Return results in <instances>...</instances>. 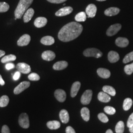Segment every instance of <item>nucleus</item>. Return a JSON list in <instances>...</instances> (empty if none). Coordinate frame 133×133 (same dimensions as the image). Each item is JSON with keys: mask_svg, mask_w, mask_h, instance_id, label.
I'll list each match as a JSON object with an SVG mask.
<instances>
[{"mask_svg": "<svg viewBox=\"0 0 133 133\" xmlns=\"http://www.w3.org/2000/svg\"><path fill=\"white\" fill-rule=\"evenodd\" d=\"M97 72L98 76L103 78H108L110 76V71L105 68H99Z\"/></svg>", "mask_w": 133, "mask_h": 133, "instance_id": "412c9836", "label": "nucleus"}, {"mask_svg": "<svg viewBox=\"0 0 133 133\" xmlns=\"http://www.w3.org/2000/svg\"><path fill=\"white\" fill-rule=\"evenodd\" d=\"M30 86V82L29 81H23L21 82L19 85L17 86L14 89V93L16 95L19 94L23 91L27 89Z\"/></svg>", "mask_w": 133, "mask_h": 133, "instance_id": "423d86ee", "label": "nucleus"}, {"mask_svg": "<svg viewBox=\"0 0 133 133\" xmlns=\"http://www.w3.org/2000/svg\"><path fill=\"white\" fill-rule=\"evenodd\" d=\"M97 10V7L95 5L90 4L87 6L86 9V14H87L88 17L93 18L96 14Z\"/></svg>", "mask_w": 133, "mask_h": 133, "instance_id": "9b49d317", "label": "nucleus"}, {"mask_svg": "<svg viewBox=\"0 0 133 133\" xmlns=\"http://www.w3.org/2000/svg\"><path fill=\"white\" fill-rule=\"evenodd\" d=\"M34 0H20L14 11V15L17 19H21Z\"/></svg>", "mask_w": 133, "mask_h": 133, "instance_id": "f03ea898", "label": "nucleus"}, {"mask_svg": "<svg viewBox=\"0 0 133 133\" xmlns=\"http://www.w3.org/2000/svg\"><path fill=\"white\" fill-rule=\"evenodd\" d=\"M75 19L77 22H84L86 20V14L81 11L76 14Z\"/></svg>", "mask_w": 133, "mask_h": 133, "instance_id": "c756f323", "label": "nucleus"}, {"mask_svg": "<svg viewBox=\"0 0 133 133\" xmlns=\"http://www.w3.org/2000/svg\"><path fill=\"white\" fill-rule=\"evenodd\" d=\"M19 125L23 128H28L30 126V122L28 114L23 113L19 116L18 120Z\"/></svg>", "mask_w": 133, "mask_h": 133, "instance_id": "20e7f679", "label": "nucleus"}, {"mask_svg": "<svg viewBox=\"0 0 133 133\" xmlns=\"http://www.w3.org/2000/svg\"><path fill=\"white\" fill-rule=\"evenodd\" d=\"M48 23V20L44 17H39L35 19L34 25L37 28H42L44 27Z\"/></svg>", "mask_w": 133, "mask_h": 133, "instance_id": "4468645a", "label": "nucleus"}, {"mask_svg": "<svg viewBox=\"0 0 133 133\" xmlns=\"http://www.w3.org/2000/svg\"><path fill=\"white\" fill-rule=\"evenodd\" d=\"M119 58V54L116 51H110L108 53V60L110 63H116L118 61Z\"/></svg>", "mask_w": 133, "mask_h": 133, "instance_id": "6ab92c4d", "label": "nucleus"}, {"mask_svg": "<svg viewBox=\"0 0 133 133\" xmlns=\"http://www.w3.org/2000/svg\"><path fill=\"white\" fill-rule=\"evenodd\" d=\"M121 28V25L120 24H115L111 25L107 31V35L111 37L114 36L117 33Z\"/></svg>", "mask_w": 133, "mask_h": 133, "instance_id": "0eeeda50", "label": "nucleus"}, {"mask_svg": "<svg viewBox=\"0 0 133 133\" xmlns=\"http://www.w3.org/2000/svg\"><path fill=\"white\" fill-rule=\"evenodd\" d=\"M54 95L56 99L60 102H64L66 99V93L62 89H57L54 92Z\"/></svg>", "mask_w": 133, "mask_h": 133, "instance_id": "f8f14e48", "label": "nucleus"}, {"mask_svg": "<svg viewBox=\"0 0 133 133\" xmlns=\"http://www.w3.org/2000/svg\"><path fill=\"white\" fill-rule=\"evenodd\" d=\"M129 131L131 133H133V124L129 128Z\"/></svg>", "mask_w": 133, "mask_h": 133, "instance_id": "de8ad7c7", "label": "nucleus"}, {"mask_svg": "<svg viewBox=\"0 0 133 133\" xmlns=\"http://www.w3.org/2000/svg\"><path fill=\"white\" fill-rule=\"evenodd\" d=\"M28 79L31 81H38L40 79V76L36 73H31L28 76Z\"/></svg>", "mask_w": 133, "mask_h": 133, "instance_id": "e433bc0d", "label": "nucleus"}, {"mask_svg": "<svg viewBox=\"0 0 133 133\" xmlns=\"http://www.w3.org/2000/svg\"><path fill=\"white\" fill-rule=\"evenodd\" d=\"M120 12V9L116 7H111L107 9L105 11L104 13L105 15L108 16H112L116 15Z\"/></svg>", "mask_w": 133, "mask_h": 133, "instance_id": "4be33fe9", "label": "nucleus"}, {"mask_svg": "<svg viewBox=\"0 0 133 133\" xmlns=\"http://www.w3.org/2000/svg\"><path fill=\"white\" fill-rule=\"evenodd\" d=\"M133 124V112L130 115V116L129 117L128 120L127 121V125L128 128H130L131 125Z\"/></svg>", "mask_w": 133, "mask_h": 133, "instance_id": "58836bf2", "label": "nucleus"}, {"mask_svg": "<svg viewBox=\"0 0 133 133\" xmlns=\"http://www.w3.org/2000/svg\"><path fill=\"white\" fill-rule=\"evenodd\" d=\"M10 9L9 5L5 2H0V12L8 11Z\"/></svg>", "mask_w": 133, "mask_h": 133, "instance_id": "473e14b6", "label": "nucleus"}, {"mask_svg": "<svg viewBox=\"0 0 133 133\" xmlns=\"http://www.w3.org/2000/svg\"><path fill=\"white\" fill-rule=\"evenodd\" d=\"M98 117L100 121H101L102 122L107 123L109 121L108 117L107 116V115L103 113L99 114L98 115Z\"/></svg>", "mask_w": 133, "mask_h": 133, "instance_id": "4c0bfd02", "label": "nucleus"}, {"mask_svg": "<svg viewBox=\"0 0 133 133\" xmlns=\"http://www.w3.org/2000/svg\"><path fill=\"white\" fill-rule=\"evenodd\" d=\"M105 133H113V132H112V130H111L110 129H109V130H108L107 131H106V132Z\"/></svg>", "mask_w": 133, "mask_h": 133, "instance_id": "09e8293b", "label": "nucleus"}, {"mask_svg": "<svg viewBox=\"0 0 133 133\" xmlns=\"http://www.w3.org/2000/svg\"><path fill=\"white\" fill-rule=\"evenodd\" d=\"M66 133H76L75 130L71 126H68L66 129Z\"/></svg>", "mask_w": 133, "mask_h": 133, "instance_id": "c03bdc74", "label": "nucleus"}, {"mask_svg": "<svg viewBox=\"0 0 133 133\" xmlns=\"http://www.w3.org/2000/svg\"><path fill=\"white\" fill-rule=\"evenodd\" d=\"M68 66V63L65 61H60L55 63L53 66V69L56 71H61L66 69Z\"/></svg>", "mask_w": 133, "mask_h": 133, "instance_id": "2eb2a0df", "label": "nucleus"}, {"mask_svg": "<svg viewBox=\"0 0 133 133\" xmlns=\"http://www.w3.org/2000/svg\"><path fill=\"white\" fill-rule=\"evenodd\" d=\"M129 40L127 38L123 37H119L115 40V44L120 48H125L128 45Z\"/></svg>", "mask_w": 133, "mask_h": 133, "instance_id": "dca6fc26", "label": "nucleus"}, {"mask_svg": "<svg viewBox=\"0 0 133 133\" xmlns=\"http://www.w3.org/2000/svg\"><path fill=\"white\" fill-rule=\"evenodd\" d=\"M83 55L86 57H94L99 58L103 56V53L99 49L95 48H89L83 51Z\"/></svg>", "mask_w": 133, "mask_h": 133, "instance_id": "7ed1b4c3", "label": "nucleus"}, {"mask_svg": "<svg viewBox=\"0 0 133 133\" xmlns=\"http://www.w3.org/2000/svg\"><path fill=\"white\" fill-rule=\"evenodd\" d=\"M34 13H35L34 10L32 8L28 9L27 10V11L25 12L23 15V21L25 23L29 22L33 17Z\"/></svg>", "mask_w": 133, "mask_h": 133, "instance_id": "a211bd4d", "label": "nucleus"}, {"mask_svg": "<svg viewBox=\"0 0 133 133\" xmlns=\"http://www.w3.org/2000/svg\"><path fill=\"white\" fill-rule=\"evenodd\" d=\"M98 99L100 102L103 103H108L111 99L110 97L109 94L105 93V92H100L98 95Z\"/></svg>", "mask_w": 133, "mask_h": 133, "instance_id": "5701e85b", "label": "nucleus"}, {"mask_svg": "<svg viewBox=\"0 0 133 133\" xmlns=\"http://www.w3.org/2000/svg\"><path fill=\"white\" fill-rule=\"evenodd\" d=\"M81 83L79 81L75 82L71 86V97L74 98L76 96L78 91L81 88Z\"/></svg>", "mask_w": 133, "mask_h": 133, "instance_id": "f3484780", "label": "nucleus"}, {"mask_svg": "<svg viewBox=\"0 0 133 133\" xmlns=\"http://www.w3.org/2000/svg\"><path fill=\"white\" fill-rule=\"evenodd\" d=\"M73 11V9L71 6H66L58 10L55 13L57 16H64L71 14Z\"/></svg>", "mask_w": 133, "mask_h": 133, "instance_id": "9d476101", "label": "nucleus"}, {"mask_svg": "<svg viewBox=\"0 0 133 133\" xmlns=\"http://www.w3.org/2000/svg\"><path fill=\"white\" fill-rule=\"evenodd\" d=\"M2 133H10V130L7 125H4L2 129Z\"/></svg>", "mask_w": 133, "mask_h": 133, "instance_id": "a19ab883", "label": "nucleus"}, {"mask_svg": "<svg viewBox=\"0 0 133 133\" xmlns=\"http://www.w3.org/2000/svg\"><path fill=\"white\" fill-rule=\"evenodd\" d=\"M5 69L7 70H10L11 69H14V67H15V65H14V63H8L6 65H5Z\"/></svg>", "mask_w": 133, "mask_h": 133, "instance_id": "ea45409f", "label": "nucleus"}, {"mask_svg": "<svg viewBox=\"0 0 133 133\" xmlns=\"http://www.w3.org/2000/svg\"><path fill=\"white\" fill-rule=\"evenodd\" d=\"M133 105V101L131 98H126L124 101L123 108L124 110H128L130 109Z\"/></svg>", "mask_w": 133, "mask_h": 133, "instance_id": "cd10ccee", "label": "nucleus"}, {"mask_svg": "<svg viewBox=\"0 0 133 133\" xmlns=\"http://www.w3.org/2000/svg\"><path fill=\"white\" fill-rule=\"evenodd\" d=\"M48 2L53 4H60L66 2V0H47Z\"/></svg>", "mask_w": 133, "mask_h": 133, "instance_id": "79ce46f5", "label": "nucleus"}, {"mask_svg": "<svg viewBox=\"0 0 133 133\" xmlns=\"http://www.w3.org/2000/svg\"><path fill=\"white\" fill-rule=\"evenodd\" d=\"M56 57L55 53L51 50H46L44 51L42 54L43 60L47 61H50L54 60Z\"/></svg>", "mask_w": 133, "mask_h": 133, "instance_id": "ddd939ff", "label": "nucleus"}, {"mask_svg": "<svg viewBox=\"0 0 133 133\" xmlns=\"http://www.w3.org/2000/svg\"><path fill=\"white\" fill-rule=\"evenodd\" d=\"M103 90L105 93L112 96H114L116 95V91L114 88L112 86L109 85H105L103 87Z\"/></svg>", "mask_w": 133, "mask_h": 133, "instance_id": "bb28decb", "label": "nucleus"}, {"mask_svg": "<svg viewBox=\"0 0 133 133\" xmlns=\"http://www.w3.org/2000/svg\"><path fill=\"white\" fill-rule=\"evenodd\" d=\"M5 53L4 51L0 50V58H1V57H2L3 56H4L5 55Z\"/></svg>", "mask_w": 133, "mask_h": 133, "instance_id": "49530a36", "label": "nucleus"}, {"mask_svg": "<svg viewBox=\"0 0 133 133\" xmlns=\"http://www.w3.org/2000/svg\"><path fill=\"white\" fill-rule=\"evenodd\" d=\"M16 68L18 71L24 74H29L31 71V68L30 66L28 64L25 63H18L16 66Z\"/></svg>", "mask_w": 133, "mask_h": 133, "instance_id": "6e6552de", "label": "nucleus"}, {"mask_svg": "<svg viewBox=\"0 0 133 133\" xmlns=\"http://www.w3.org/2000/svg\"><path fill=\"white\" fill-rule=\"evenodd\" d=\"M104 111L105 113L109 115H113L116 112V110L114 108L110 106L105 107L104 108Z\"/></svg>", "mask_w": 133, "mask_h": 133, "instance_id": "c9c22d12", "label": "nucleus"}, {"mask_svg": "<svg viewBox=\"0 0 133 133\" xmlns=\"http://www.w3.org/2000/svg\"><path fill=\"white\" fill-rule=\"evenodd\" d=\"M46 125L48 128L51 130H56L59 128L61 126L60 123L56 120L49 121Z\"/></svg>", "mask_w": 133, "mask_h": 133, "instance_id": "393cba45", "label": "nucleus"}, {"mask_svg": "<svg viewBox=\"0 0 133 133\" xmlns=\"http://www.w3.org/2000/svg\"><path fill=\"white\" fill-rule=\"evenodd\" d=\"M16 59V57L15 55L13 54H10L3 57L1 59V62L2 63H8L9 62L14 61Z\"/></svg>", "mask_w": 133, "mask_h": 133, "instance_id": "c85d7f7f", "label": "nucleus"}, {"mask_svg": "<svg viewBox=\"0 0 133 133\" xmlns=\"http://www.w3.org/2000/svg\"><path fill=\"white\" fill-rule=\"evenodd\" d=\"M20 72L19 71H16L15 72V73L14 74V76H13V78L14 79V81H17L18 80L20 77Z\"/></svg>", "mask_w": 133, "mask_h": 133, "instance_id": "37998d69", "label": "nucleus"}, {"mask_svg": "<svg viewBox=\"0 0 133 133\" xmlns=\"http://www.w3.org/2000/svg\"><path fill=\"white\" fill-rule=\"evenodd\" d=\"M9 98L6 95H4L0 98V107L4 108L7 106L9 103Z\"/></svg>", "mask_w": 133, "mask_h": 133, "instance_id": "7c9ffc66", "label": "nucleus"}, {"mask_svg": "<svg viewBox=\"0 0 133 133\" xmlns=\"http://www.w3.org/2000/svg\"><path fill=\"white\" fill-rule=\"evenodd\" d=\"M41 43L45 45H51L55 43L54 38L51 36H45L41 39Z\"/></svg>", "mask_w": 133, "mask_h": 133, "instance_id": "b1692460", "label": "nucleus"}, {"mask_svg": "<svg viewBox=\"0 0 133 133\" xmlns=\"http://www.w3.org/2000/svg\"><path fill=\"white\" fill-rule=\"evenodd\" d=\"M82 31L83 27L81 24L76 22H71L61 29L58 37L61 41L69 42L79 36Z\"/></svg>", "mask_w": 133, "mask_h": 133, "instance_id": "f257e3e1", "label": "nucleus"}, {"mask_svg": "<svg viewBox=\"0 0 133 133\" xmlns=\"http://www.w3.org/2000/svg\"><path fill=\"white\" fill-rule=\"evenodd\" d=\"M124 131V123L122 121H119L115 126V132L116 133H123Z\"/></svg>", "mask_w": 133, "mask_h": 133, "instance_id": "2f4dec72", "label": "nucleus"}, {"mask_svg": "<svg viewBox=\"0 0 133 133\" xmlns=\"http://www.w3.org/2000/svg\"><path fill=\"white\" fill-rule=\"evenodd\" d=\"M81 115L85 121H88L90 119V111L87 108H83L81 110Z\"/></svg>", "mask_w": 133, "mask_h": 133, "instance_id": "a878e982", "label": "nucleus"}, {"mask_svg": "<svg viewBox=\"0 0 133 133\" xmlns=\"http://www.w3.org/2000/svg\"><path fill=\"white\" fill-rule=\"evenodd\" d=\"M5 81H4V79H3V78H2V77L1 76V75H0V85H1L3 86L5 85Z\"/></svg>", "mask_w": 133, "mask_h": 133, "instance_id": "a18cd8bd", "label": "nucleus"}, {"mask_svg": "<svg viewBox=\"0 0 133 133\" xmlns=\"http://www.w3.org/2000/svg\"><path fill=\"white\" fill-rule=\"evenodd\" d=\"M124 71L126 74L128 75H131L133 72V63L131 64L126 65L124 67Z\"/></svg>", "mask_w": 133, "mask_h": 133, "instance_id": "f704fd0d", "label": "nucleus"}, {"mask_svg": "<svg viewBox=\"0 0 133 133\" xmlns=\"http://www.w3.org/2000/svg\"><path fill=\"white\" fill-rule=\"evenodd\" d=\"M31 41V37L28 34L22 36L17 41V44L19 46H24L28 45Z\"/></svg>", "mask_w": 133, "mask_h": 133, "instance_id": "1a4fd4ad", "label": "nucleus"}, {"mask_svg": "<svg viewBox=\"0 0 133 133\" xmlns=\"http://www.w3.org/2000/svg\"><path fill=\"white\" fill-rule=\"evenodd\" d=\"M133 60V51L127 54L123 60V62L124 64L128 63L129 62H131Z\"/></svg>", "mask_w": 133, "mask_h": 133, "instance_id": "72a5a7b5", "label": "nucleus"}, {"mask_svg": "<svg viewBox=\"0 0 133 133\" xmlns=\"http://www.w3.org/2000/svg\"><path fill=\"white\" fill-rule=\"evenodd\" d=\"M92 97V91L86 90L81 97V103L83 105H88L90 103Z\"/></svg>", "mask_w": 133, "mask_h": 133, "instance_id": "39448f33", "label": "nucleus"}, {"mask_svg": "<svg viewBox=\"0 0 133 133\" xmlns=\"http://www.w3.org/2000/svg\"><path fill=\"white\" fill-rule=\"evenodd\" d=\"M97 1H99V2H103V1H105L106 0H97Z\"/></svg>", "mask_w": 133, "mask_h": 133, "instance_id": "8fccbe9b", "label": "nucleus"}, {"mask_svg": "<svg viewBox=\"0 0 133 133\" xmlns=\"http://www.w3.org/2000/svg\"><path fill=\"white\" fill-rule=\"evenodd\" d=\"M59 116L62 123L66 124L69 122L70 120L69 114L66 109H62L60 111Z\"/></svg>", "mask_w": 133, "mask_h": 133, "instance_id": "aec40b11", "label": "nucleus"}]
</instances>
